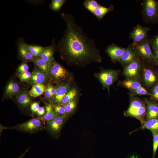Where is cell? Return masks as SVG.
<instances>
[{"label":"cell","mask_w":158,"mask_h":158,"mask_svg":"<svg viewBox=\"0 0 158 158\" xmlns=\"http://www.w3.org/2000/svg\"><path fill=\"white\" fill-rule=\"evenodd\" d=\"M29 67L26 61L23 62L20 64L17 69V74H21L28 71Z\"/></svg>","instance_id":"36"},{"label":"cell","mask_w":158,"mask_h":158,"mask_svg":"<svg viewBox=\"0 0 158 158\" xmlns=\"http://www.w3.org/2000/svg\"><path fill=\"white\" fill-rule=\"evenodd\" d=\"M153 50V53L156 61L157 65H158V49H152Z\"/></svg>","instance_id":"43"},{"label":"cell","mask_w":158,"mask_h":158,"mask_svg":"<svg viewBox=\"0 0 158 158\" xmlns=\"http://www.w3.org/2000/svg\"><path fill=\"white\" fill-rule=\"evenodd\" d=\"M151 96L153 98L158 101V81L151 89Z\"/></svg>","instance_id":"38"},{"label":"cell","mask_w":158,"mask_h":158,"mask_svg":"<svg viewBox=\"0 0 158 158\" xmlns=\"http://www.w3.org/2000/svg\"><path fill=\"white\" fill-rule=\"evenodd\" d=\"M50 89L51 94V98L53 102L56 93V87L51 84H50Z\"/></svg>","instance_id":"42"},{"label":"cell","mask_w":158,"mask_h":158,"mask_svg":"<svg viewBox=\"0 0 158 158\" xmlns=\"http://www.w3.org/2000/svg\"><path fill=\"white\" fill-rule=\"evenodd\" d=\"M76 98L65 104L61 105L65 108L67 115L71 114L75 110L76 105Z\"/></svg>","instance_id":"31"},{"label":"cell","mask_w":158,"mask_h":158,"mask_svg":"<svg viewBox=\"0 0 158 158\" xmlns=\"http://www.w3.org/2000/svg\"><path fill=\"white\" fill-rule=\"evenodd\" d=\"M147 113L145 121L158 117V104L151 101L145 99Z\"/></svg>","instance_id":"20"},{"label":"cell","mask_w":158,"mask_h":158,"mask_svg":"<svg viewBox=\"0 0 158 158\" xmlns=\"http://www.w3.org/2000/svg\"><path fill=\"white\" fill-rule=\"evenodd\" d=\"M150 30L149 27L137 25L135 27L130 34V37L132 40V44L135 45L147 38L148 32Z\"/></svg>","instance_id":"10"},{"label":"cell","mask_w":158,"mask_h":158,"mask_svg":"<svg viewBox=\"0 0 158 158\" xmlns=\"http://www.w3.org/2000/svg\"><path fill=\"white\" fill-rule=\"evenodd\" d=\"M77 93L76 88L73 87L64 96L59 104L62 105L72 101L75 97Z\"/></svg>","instance_id":"28"},{"label":"cell","mask_w":158,"mask_h":158,"mask_svg":"<svg viewBox=\"0 0 158 158\" xmlns=\"http://www.w3.org/2000/svg\"><path fill=\"white\" fill-rule=\"evenodd\" d=\"M134 46L140 58L148 63L157 65L148 38Z\"/></svg>","instance_id":"7"},{"label":"cell","mask_w":158,"mask_h":158,"mask_svg":"<svg viewBox=\"0 0 158 158\" xmlns=\"http://www.w3.org/2000/svg\"><path fill=\"white\" fill-rule=\"evenodd\" d=\"M40 102H32L30 106V110L33 115L37 114V111L40 108Z\"/></svg>","instance_id":"39"},{"label":"cell","mask_w":158,"mask_h":158,"mask_svg":"<svg viewBox=\"0 0 158 158\" xmlns=\"http://www.w3.org/2000/svg\"><path fill=\"white\" fill-rule=\"evenodd\" d=\"M153 137V154L152 158H155L158 147V132L152 133Z\"/></svg>","instance_id":"32"},{"label":"cell","mask_w":158,"mask_h":158,"mask_svg":"<svg viewBox=\"0 0 158 158\" xmlns=\"http://www.w3.org/2000/svg\"><path fill=\"white\" fill-rule=\"evenodd\" d=\"M146 113L145 101L138 98L133 97L130 100L129 106L128 109L124 112V115L126 116L135 118L142 124L145 121Z\"/></svg>","instance_id":"3"},{"label":"cell","mask_w":158,"mask_h":158,"mask_svg":"<svg viewBox=\"0 0 158 158\" xmlns=\"http://www.w3.org/2000/svg\"><path fill=\"white\" fill-rule=\"evenodd\" d=\"M131 92L134 94L139 95H151V93L142 86Z\"/></svg>","instance_id":"35"},{"label":"cell","mask_w":158,"mask_h":158,"mask_svg":"<svg viewBox=\"0 0 158 158\" xmlns=\"http://www.w3.org/2000/svg\"><path fill=\"white\" fill-rule=\"evenodd\" d=\"M125 48L121 47L112 43L107 47L105 51L110 57L111 61L115 63L120 59Z\"/></svg>","instance_id":"14"},{"label":"cell","mask_w":158,"mask_h":158,"mask_svg":"<svg viewBox=\"0 0 158 158\" xmlns=\"http://www.w3.org/2000/svg\"><path fill=\"white\" fill-rule=\"evenodd\" d=\"M21 91L19 84L13 80H10L7 84L4 93L5 96L11 98L15 95H17Z\"/></svg>","instance_id":"19"},{"label":"cell","mask_w":158,"mask_h":158,"mask_svg":"<svg viewBox=\"0 0 158 158\" xmlns=\"http://www.w3.org/2000/svg\"><path fill=\"white\" fill-rule=\"evenodd\" d=\"M46 85L43 84H36L33 85L29 91L30 95L33 97H36L42 95L45 92Z\"/></svg>","instance_id":"25"},{"label":"cell","mask_w":158,"mask_h":158,"mask_svg":"<svg viewBox=\"0 0 158 158\" xmlns=\"http://www.w3.org/2000/svg\"><path fill=\"white\" fill-rule=\"evenodd\" d=\"M128 158H140L138 156L135 154L130 155V156L128 157Z\"/></svg>","instance_id":"45"},{"label":"cell","mask_w":158,"mask_h":158,"mask_svg":"<svg viewBox=\"0 0 158 158\" xmlns=\"http://www.w3.org/2000/svg\"><path fill=\"white\" fill-rule=\"evenodd\" d=\"M143 79L145 85L150 87L154 85L158 81L157 74L151 69L145 68L143 71Z\"/></svg>","instance_id":"16"},{"label":"cell","mask_w":158,"mask_h":158,"mask_svg":"<svg viewBox=\"0 0 158 158\" xmlns=\"http://www.w3.org/2000/svg\"><path fill=\"white\" fill-rule=\"evenodd\" d=\"M150 43L152 49H158V33L151 40Z\"/></svg>","instance_id":"40"},{"label":"cell","mask_w":158,"mask_h":158,"mask_svg":"<svg viewBox=\"0 0 158 158\" xmlns=\"http://www.w3.org/2000/svg\"><path fill=\"white\" fill-rule=\"evenodd\" d=\"M137 79L126 78V79L121 81L120 84L122 86L131 91L142 86L140 82Z\"/></svg>","instance_id":"22"},{"label":"cell","mask_w":158,"mask_h":158,"mask_svg":"<svg viewBox=\"0 0 158 158\" xmlns=\"http://www.w3.org/2000/svg\"><path fill=\"white\" fill-rule=\"evenodd\" d=\"M24 42L23 38H18L16 42L18 55L23 61L32 62L34 56L24 47Z\"/></svg>","instance_id":"15"},{"label":"cell","mask_w":158,"mask_h":158,"mask_svg":"<svg viewBox=\"0 0 158 158\" xmlns=\"http://www.w3.org/2000/svg\"><path fill=\"white\" fill-rule=\"evenodd\" d=\"M16 100L18 104L24 109L28 108L32 103V97L29 91L25 90H21L16 95Z\"/></svg>","instance_id":"17"},{"label":"cell","mask_w":158,"mask_h":158,"mask_svg":"<svg viewBox=\"0 0 158 158\" xmlns=\"http://www.w3.org/2000/svg\"><path fill=\"white\" fill-rule=\"evenodd\" d=\"M66 117L58 115L53 119L47 121L46 130L51 134H58L65 122Z\"/></svg>","instance_id":"11"},{"label":"cell","mask_w":158,"mask_h":158,"mask_svg":"<svg viewBox=\"0 0 158 158\" xmlns=\"http://www.w3.org/2000/svg\"><path fill=\"white\" fill-rule=\"evenodd\" d=\"M24 46L34 57L40 56L45 48L40 45H29L25 42Z\"/></svg>","instance_id":"27"},{"label":"cell","mask_w":158,"mask_h":158,"mask_svg":"<svg viewBox=\"0 0 158 158\" xmlns=\"http://www.w3.org/2000/svg\"><path fill=\"white\" fill-rule=\"evenodd\" d=\"M29 148H28L26 149L25 151L19 157L17 158H23L25 154L26 153L28 152V151L29 150Z\"/></svg>","instance_id":"44"},{"label":"cell","mask_w":158,"mask_h":158,"mask_svg":"<svg viewBox=\"0 0 158 158\" xmlns=\"http://www.w3.org/2000/svg\"><path fill=\"white\" fill-rule=\"evenodd\" d=\"M46 113L44 116L36 117L44 122L50 121L56 117L58 114L54 111L53 107V105L51 103H45Z\"/></svg>","instance_id":"21"},{"label":"cell","mask_w":158,"mask_h":158,"mask_svg":"<svg viewBox=\"0 0 158 158\" xmlns=\"http://www.w3.org/2000/svg\"><path fill=\"white\" fill-rule=\"evenodd\" d=\"M118 74L117 70L102 68L99 73H95V76L99 80L103 88L107 89L109 94L110 87L117 80Z\"/></svg>","instance_id":"6"},{"label":"cell","mask_w":158,"mask_h":158,"mask_svg":"<svg viewBox=\"0 0 158 158\" xmlns=\"http://www.w3.org/2000/svg\"><path fill=\"white\" fill-rule=\"evenodd\" d=\"M60 16L66 26L57 46L61 59L69 66L83 67L92 62H101L102 58L95 40L87 36L74 16L64 12Z\"/></svg>","instance_id":"1"},{"label":"cell","mask_w":158,"mask_h":158,"mask_svg":"<svg viewBox=\"0 0 158 158\" xmlns=\"http://www.w3.org/2000/svg\"><path fill=\"white\" fill-rule=\"evenodd\" d=\"M7 128L12 130H16L21 132L32 134L46 130V125L44 122L35 118L23 123Z\"/></svg>","instance_id":"5"},{"label":"cell","mask_w":158,"mask_h":158,"mask_svg":"<svg viewBox=\"0 0 158 158\" xmlns=\"http://www.w3.org/2000/svg\"><path fill=\"white\" fill-rule=\"evenodd\" d=\"M48 77L49 81L56 84L73 80L72 73L54 59L49 66Z\"/></svg>","instance_id":"2"},{"label":"cell","mask_w":158,"mask_h":158,"mask_svg":"<svg viewBox=\"0 0 158 158\" xmlns=\"http://www.w3.org/2000/svg\"><path fill=\"white\" fill-rule=\"evenodd\" d=\"M55 41L54 39H53L51 45L45 47L44 49L40 56L49 66L54 59V55L56 49Z\"/></svg>","instance_id":"18"},{"label":"cell","mask_w":158,"mask_h":158,"mask_svg":"<svg viewBox=\"0 0 158 158\" xmlns=\"http://www.w3.org/2000/svg\"><path fill=\"white\" fill-rule=\"evenodd\" d=\"M139 57L134 46L131 44L125 48L118 62L122 65L125 67Z\"/></svg>","instance_id":"13"},{"label":"cell","mask_w":158,"mask_h":158,"mask_svg":"<svg viewBox=\"0 0 158 158\" xmlns=\"http://www.w3.org/2000/svg\"><path fill=\"white\" fill-rule=\"evenodd\" d=\"M85 8L92 13L100 5L95 0H86L83 3Z\"/></svg>","instance_id":"29"},{"label":"cell","mask_w":158,"mask_h":158,"mask_svg":"<svg viewBox=\"0 0 158 158\" xmlns=\"http://www.w3.org/2000/svg\"><path fill=\"white\" fill-rule=\"evenodd\" d=\"M114 7V6L112 5L107 7L100 5L92 13L96 16L99 20H100L107 13L112 11Z\"/></svg>","instance_id":"23"},{"label":"cell","mask_w":158,"mask_h":158,"mask_svg":"<svg viewBox=\"0 0 158 158\" xmlns=\"http://www.w3.org/2000/svg\"><path fill=\"white\" fill-rule=\"evenodd\" d=\"M32 62L34 65L40 69L48 76L49 66L40 56L34 57Z\"/></svg>","instance_id":"26"},{"label":"cell","mask_w":158,"mask_h":158,"mask_svg":"<svg viewBox=\"0 0 158 158\" xmlns=\"http://www.w3.org/2000/svg\"><path fill=\"white\" fill-rule=\"evenodd\" d=\"M46 113L44 107H40L38 109L37 114L38 117H39L44 116Z\"/></svg>","instance_id":"41"},{"label":"cell","mask_w":158,"mask_h":158,"mask_svg":"<svg viewBox=\"0 0 158 158\" xmlns=\"http://www.w3.org/2000/svg\"><path fill=\"white\" fill-rule=\"evenodd\" d=\"M53 107L54 111L58 115L67 116L65 109L62 105L59 104L53 105Z\"/></svg>","instance_id":"34"},{"label":"cell","mask_w":158,"mask_h":158,"mask_svg":"<svg viewBox=\"0 0 158 158\" xmlns=\"http://www.w3.org/2000/svg\"><path fill=\"white\" fill-rule=\"evenodd\" d=\"M66 0H52L49 7L53 11L59 12L63 5L66 1Z\"/></svg>","instance_id":"30"},{"label":"cell","mask_w":158,"mask_h":158,"mask_svg":"<svg viewBox=\"0 0 158 158\" xmlns=\"http://www.w3.org/2000/svg\"><path fill=\"white\" fill-rule=\"evenodd\" d=\"M142 16L147 23L155 24L158 22V2L155 0H144L142 4Z\"/></svg>","instance_id":"4"},{"label":"cell","mask_w":158,"mask_h":158,"mask_svg":"<svg viewBox=\"0 0 158 158\" xmlns=\"http://www.w3.org/2000/svg\"><path fill=\"white\" fill-rule=\"evenodd\" d=\"M31 76V73L28 71L21 74H17V76L22 82L28 83Z\"/></svg>","instance_id":"33"},{"label":"cell","mask_w":158,"mask_h":158,"mask_svg":"<svg viewBox=\"0 0 158 158\" xmlns=\"http://www.w3.org/2000/svg\"><path fill=\"white\" fill-rule=\"evenodd\" d=\"M50 83L47 84L44 92V97L50 103L52 102L50 89Z\"/></svg>","instance_id":"37"},{"label":"cell","mask_w":158,"mask_h":158,"mask_svg":"<svg viewBox=\"0 0 158 158\" xmlns=\"http://www.w3.org/2000/svg\"><path fill=\"white\" fill-rule=\"evenodd\" d=\"M141 129H146L152 133L158 132V117L145 121L142 124Z\"/></svg>","instance_id":"24"},{"label":"cell","mask_w":158,"mask_h":158,"mask_svg":"<svg viewBox=\"0 0 158 158\" xmlns=\"http://www.w3.org/2000/svg\"><path fill=\"white\" fill-rule=\"evenodd\" d=\"M49 81L48 76L42 71L35 65L31 73V76L28 82L30 85L36 84L45 85Z\"/></svg>","instance_id":"12"},{"label":"cell","mask_w":158,"mask_h":158,"mask_svg":"<svg viewBox=\"0 0 158 158\" xmlns=\"http://www.w3.org/2000/svg\"><path fill=\"white\" fill-rule=\"evenodd\" d=\"M73 82V80H72L56 84V91L52 102L54 104L53 105L60 104L64 96L73 87L72 86Z\"/></svg>","instance_id":"8"},{"label":"cell","mask_w":158,"mask_h":158,"mask_svg":"<svg viewBox=\"0 0 158 158\" xmlns=\"http://www.w3.org/2000/svg\"><path fill=\"white\" fill-rule=\"evenodd\" d=\"M142 67L141 61L139 57L125 67L123 74L127 78H137Z\"/></svg>","instance_id":"9"}]
</instances>
